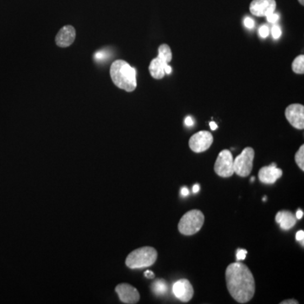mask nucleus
Wrapping results in <instances>:
<instances>
[{
  "label": "nucleus",
  "instance_id": "13",
  "mask_svg": "<svg viewBox=\"0 0 304 304\" xmlns=\"http://www.w3.org/2000/svg\"><path fill=\"white\" fill-rule=\"evenodd\" d=\"M76 36L75 28L72 26H65L60 29L56 36V44L60 48H67L74 42Z\"/></svg>",
  "mask_w": 304,
  "mask_h": 304
},
{
  "label": "nucleus",
  "instance_id": "9",
  "mask_svg": "<svg viewBox=\"0 0 304 304\" xmlns=\"http://www.w3.org/2000/svg\"><path fill=\"white\" fill-rule=\"evenodd\" d=\"M115 291L123 304H134L140 301V295L138 290L129 284H120L116 286Z\"/></svg>",
  "mask_w": 304,
  "mask_h": 304
},
{
  "label": "nucleus",
  "instance_id": "8",
  "mask_svg": "<svg viewBox=\"0 0 304 304\" xmlns=\"http://www.w3.org/2000/svg\"><path fill=\"white\" fill-rule=\"evenodd\" d=\"M286 119L292 127L298 129L304 128V105L291 104L286 108L285 112Z\"/></svg>",
  "mask_w": 304,
  "mask_h": 304
},
{
  "label": "nucleus",
  "instance_id": "12",
  "mask_svg": "<svg viewBox=\"0 0 304 304\" xmlns=\"http://www.w3.org/2000/svg\"><path fill=\"white\" fill-rule=\"evenodd\" d=\"M283 172L280 168L276 167V165L272 164L260 168L259 172V179L265 184H274V182L280 179Z\"/></svg>",
  "mask_w": 304,
  "mask_h": 304
},
{
  "label": "nucleus",
  "instance_id": "15",
  "mask_svg": "<svg viewBox=\"0 0 304 304\" xmlns=\"http://www.w3.org/2000/svg\"><path fill=\"white\" fill-rule=\"evenodd\" d=\"M167 64H168V63H165L162 60H160L158 57L155 58L154 60H152V62L150 63V74L154 79L161 80L166 75V73H165V66L167 65Z\"/></svg>",
  "mask_w": 304,
  "mask_h": 304
},
{
  "label": "nucleus",
  "instance_id": "21",
  "mask_svg": "<svg viewBox=\"0 0 304 304\" xmlns=\"http://www.w3.org/2000/svg\"><path fill=\"white\" fill-rule=\"evenodd\" d=\"M259 33H260V36L263 38H266L269 35V28L267 26H262L260 27V30H259Z\"/></svg>",
  "mask_w": 304,
  "mask_h": 304
},
{
  "label": "nucleus",
  "instance_id": "22",
  "mask_svg": "<svg viewBox=\"0 0 304 304\" xmlns=\"http://www.w3.org/2000/svg\"><path fill=\"white\" fill-rule=\"evenodd\" d=\"M266 18H267V21H268L270 23H275V22H277L278 20H279V15H278L277 14L272 13V14L267 15Z\"/></svg>",
  "mask_w": 304,
  "mask_h": 304
},
{
  "label": "nucleus",
  "instance_id": "29",
  "mask_svg": "<svg viewBox=\"0 0 304 304\" xmlns=\"http://www.w3.org/2000/svg\"><path fill=\"white\" fill-rule=\"evenodd\" d=\"M303 216H304V212H303V211H301V210H298V212H297V213H296V218L300 220V219H302V218H303Z\"/></svg>",
  "mask_w": 304,
  "mask_h": 304
},
{
  "label": "nucleus",
  "instance_id": "31",
  "mask_svg": "<svg viewBox=\"0 0 304 304\" xmlns=\"http://www.w3.org/2000/svg\"><path fill=\"white\" fill-rule=\"evenodd\" d=\"M165 73L167 74V75H170L171 73H172V68H171V66L167 65L165 66Z\"/></svg>",
  "mask_w": 304,
  "mask_h": 304
},
{
  "label": "nucleus",
  "instance_id": "17",
  "mask_svg": "<svg viewBox=\"0 0 304 304\" xmlns=\"http://www.w3.org/2000/svg\"><path fill=\"white\" fill-rule=\"evenodd\" d=\"M152 290L155 292L156 295H164L167 292V284L166 283L163 279L155 280L154 283L152 284Z\"/></svg>",
  "mask_w": 304,
  "mask_h": 304
},
{
  "label": "nucleus",
  "instance_id": "14",
  "mask_svg": "<svg viewBox=\"0 0 304 304\" xmlns=\"http://www.w3.org/2000/svg\"><path fill=\"white\" fill-rule=\"evenodd\" d=\"M275 221L280 225L281 229L287 231L292 229L297 223V218L289 211H280L275 216Z\"/></svg>",
  "mask_w": 304,
  "mask_h": 304
},
{
  "label": "nucleus",
  "instance_id": "3",
  "mask_svg": "<svg viewBox=\"0 0 304 304\" xmlns=\"http://www.w3.org/2000/svg\"><path fill=\"white\" fill-rule=\"evenodd\" d=\"M157 260V251L154 247H142L128 254L126 259V266L130 269H142L150 267Z\"/></svg>",
  "mask_w": 304,
  "mask_h": 304
},
{
  "label": "nucleus",
  "instance_id": "23",
  "mask_svg": "<svg viewBox=\"0 0 304 304\" xmlns=\"http://www.w3.org/2000/svg\"><path fill=\"white\" fill-rule=\"evenodd\" d=\"M247 253V250H245V249H239L237 252V260L239 261V260H245Z\"/></svg>",
  "mask_w": 304,
  "mask_h": 304
},
{
  "label": "nucleus",
  "instance_id": "26",
  "mask_svg": "<svg viewBox=\"0 0 304 304\" xmlns=\"http://www.w3.org/2000/svg\"><path fill=\"white\" fill-rule=\"evenodd\" d=\"M185 124L187 126H193L194 125V120L191 118V117H187L186 120H185Z\"/></svg>",
  "mask_w": 304,
  "mask_h": 304
},
{
  "label": "nucleus",
  "instance_id": "6",
  "mask_svg": "<svg viewBox=\"0 0 304 304\" xmlns=\"http://www.w3.org/2000/svg\"><path fill=\"white\" fill-rule=\"evenodd\" d=\"M214 170L218 176L221 178H230L233 176L234 168H233V156L232 152L228 150H223L219 153L217 159L215 161Z\"/></svg>",
  "mask_w": 304,
  "mask_h": 304
},
{
  "label": "nucleus",
  "instance_id": "7",
  "mask_svg": "<svg viewBox=\"0 0 304 304\" xmlns=\"http://www.w3.org/2000/svg\"><path fill=\"white\" fill-rule=\"evenodd\" d=\"M213 141L214 139L211 132L200 131L190 138L188 146L191 151L195 153H200L209 149L213 144Z\"/></svg>",
  "mask_w": 304,
  "mask_h": 304
},
{
  "label": "nucleus",
  "instance_id": "24",
  "mask_svg": "<svg viewBox=\"0 0 304 304\" xmlns=\"http://www.w3.org/2000/svg\"><path fill=\"white\" fill-rule=\"evenodd\" d=\"M244 25L245 27H247V28H253L254 27V21L252 19L249 18V17H247V18H245L244 20Z\"/></svg>",
  "mask_w": 304,
  "mask_h": 304
},
{
  "label": "nucleus",
  "instance_id": "19",
  "mask_svg": "<svg viewBox=\"0 0 304 304\" xmlns=\"http://www.w3.org/2000/svg\"><path fill=\"white\" fill-rule=\"evenodd\" d=\"M296 163L303 172L304 171V146L302 145L295 155Z\"/></svg>",
  "mask_w": 304,
  "mask_h": 304
},
{
  "label": "nucleus",
  "instance_id": "33",
  "mask_svg": "<svg viewBox=\"0 0 304 304\" xmlns=\"http://www.w3.org/2000/svg\"><path fill=\"white\" fill-rule=\"evenodd\" d=\"M200 185L195 184L194 187H193V192H194V193H198V192L200 191Z\"/></svg>",
  "mask_w": 304,
  "mask_h": 304
},
{
  "label": "nucleus",
  "instance_id": "10",
  "mask_svg": "<svg viewBox=\"0 0 304 304\" xmlns=\"http://www.w3.org/2000/svg\"><path fill=\"white\" fill-rule=\"evenodd\" d=\"M173 294L182 303H188L194 297V288L189 280L181 279L177 280L173 286Z\"/></svg>",
  "mask_w": 304,
  "mask_h": 304
},
{
  "label": "nucleus",
  "instance_id": "5",
  "mask_svg": "<svg viewBox=\"0 0 304 304\" xmlns=\"http://www.w3.org/2000/svg\"><path fill=\"white\" fill-rule=\"evenodd\" d=\"M254 150L251 147H246L233 160L234 173L242 178H246L250 174L253 169V159H254Z\"/></svg>",
  "mask_w": 304,
  "mask_h": 304
},
{
  "label": "nucleus",
  "instance_id": "28",
  "mask_svg": "<svg viewBox=\"0 0 304 304\" xmlns=\"http://www.w3.org/2000/svg\"><path fill=\"white\" fill-rule=\"evenodd\" d=\"M145 276H146L147 278H150V279H153V278L155 277V274L153 272H151V271H146L145 272Z\"/></svg>",
  "mask_w": 304,
  "mask_h": 304
},
{
  "label": "nucleus",
  "instance_id": "18",
  "mask_svg": "<svg viewBox=\"0 0 304 304\" xmlns=\"http://www.w3.org/2000/svg\"><path fill=\"white\" fill-rule=\"evenodd\" d=\"M292 71L298 74V75H304V56L299 55L293 60L292 64Z\"/></svg>",
  "mask_w": 304,
  "mask_h": 304
},
{
  "label": "nucleus",
  "instance_id": "27",
  "mask_svg": "<svg viewBox=\"0 0 304 304\" xmlns=\"http://www.w3.org/2000/svg\"><path fill=\"white\" fill-rule=\"evenodd\" d=\"M280 304H298V302L295 299H288L280 303Z\"/></svg>",
  "mask_w": 304,
  "mask_h": 304
},
{
  "label": "nucleus",
  "instance_id": "35",
  "mask_svg": "<svg viewBox=\"0 0 304 304\" xmlns=\"http://www.w3.org/2000/svg\"><path fill=\"white\" fill-rule=\"evenodd\" d=\"M254 177H253V178H252V179H251V181H252V182H253V181H254Z\"/></svg>",
  "mask_w": 304,
  "mask_h": 304
},
{
  "label": "nucleus",
  "instance_id": "20",
  "mask_svg": "<svg viewBox=\"0 0 304 304\" xmlns=\"http://www.w3.org/2000/svg\"><path fill=\"white\" fill-rule=\"evenodd\" d=\"M281 36V30H280V27L277 25H274L273 28H272V36L274 39H279Z\"/></svg>",
  "mask_w": 304,
  "mask_h": 304
},
{
  "label": "nucleus",
  "instance_id": "25",
  "mask_svg": "<svg viewBox=\"0 0 304 304\" xmlns=\"http://www.w3.org/2000/svg\"><path fill=\"white\" fill-rule=\"evenodd\" d=\"M296 239H297V241L302 242V244L304 245V232L303 230L298 231V233H297V234H296Z\"/></svg>",
  "mask_w": 304,
  "mask_h": 304
},
{
  "label": "nucleus",
  "instance_id": "32",
  "mask_svg": "<svg viewBox=\"0 0 304 304\" xmlns=\"http://www.w3.org/2000/svg\"><path fill=\"white\" fill-rule=\"evenodd\" d=\"M210 127L212 128V130H215L218 128L217 124L215 122H210Z\"/></svg>",
  "mask_w": 304,
  "mask_h": 304
},
{
  "label": "nucleus",
  "instance_id": "30",
  "mask_svg": "<svg viewBox=\"0 0 304 304\" xmlns=\"http://www.w3.org/2000/svg\"><path fill=\"white\" fill-rule=\"evenodd\" d=\"M181 194H182V196H187L188 194V189L186 188V187H183L181 189Z\"/></svg>",
  "mask_w": 304,
  "mask_h": 304
},
{
  "label": "nucleus",
  "instance_id": "1",
  "mask_svg": "<svg viewBox=\"0 0 304 304\" xmlns=\"http://www.w3.org/2000/svg\"><path fill=\"white\" fill-rule=\"evenodd\" d=\"M226 283L230 294L239 304L250 301L255 293V281L252 272L239 261L227 266Z\"/></svg>",
  "mask_w": 304,
  "mask_h": 304
},
{
  "label": "nucleus",
  "instance_id": "16",
  "mask_svg": "<svg viewBox=\"0 0 304 304\" xmlns=\"http://www.w3.org/2000/svg\"><path fill=\"white\" fill-rule=\"evenodd\" d=\"M157 57L166 63H170L173 59V54H172L170 47L167 44H161L158 48Z\"/></svg>",
  "mask_w": 304,
  "mask_h": 304
},
{
  "label": "nucleus",
  "instance_id": "2",
  "mask_svg": "<svg viewBox=\"0 0 304 304\" xmlns=\"http://www.w3.org/2000/svg\"><path fill=\"white\" fill-rule=\"evenodd\" d=\"M110 75L116 87L128 92L134 91L137 87L136 70L126 61L117 60L112 63Z\"/></svg>",
  "mask_w": 304,
  "mask_h": 304
},
{
  "label": "nucleus",
  "instance_id": "11",
  "mask_svg": "<svg viewBox=\"0 0 304 304\" xmlns=\"http://www.w3.org/2000/svg\"><path fill=\"white\" fill-rule=\"evenodd\" d=\"M276 8L275 0H253L249 9L251 14L258 17H263L274 13Z\"/></svg>",
  "mask_w": 304,
  "mask_h": 304
},
{
  "label": "nucleus",
  "instance_id": "4",
  "mask_svg": "<svg viewBox=\"0 0 304 304\" xmlns=\"http://www.w3.org/2000/svg\"><path fill=\"white\" fill-rule=\"evenodd\" d=\"M205 222V215L199 210H192L185 213L179 221L178 229L185 236L196 234L202 228Z\"/></svg>",
  "mask_w": 304,
  "mask_h": 304
},
{
  "label": "nucleus",
  "instance_id": "34",
  "mask_svg": "<svg viewBox=\"0 0 304 304\" xmlns=\"http://www.w3.org/2000/svg\"><path fill=\"white\" fill-rule=\"evenodd\" d=\"M298 2H299V3H300V4H301V5H304V0H298Z\"/></svg>",
  "mask_w": 304,
  "mask_h": 304
}]
</instances>
